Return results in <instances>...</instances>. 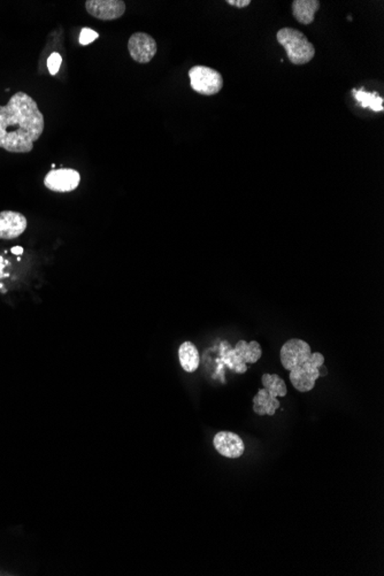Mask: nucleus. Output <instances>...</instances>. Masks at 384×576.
<instances>
[{
	"mask_svg": "<svg viewBox=\"0 0 384 576\" xmlns=\"http://www.w3.org/2000/svg\"><path fill=\"white\" fill-rule=\"evenodd\" d=\"M320 8L318 0H295L292 14L301 25H311L314 21L315 13Z\"/></svg>",
	"mask_w": 384,
	"mask_h": 576,
	"instance_id": "9b49d317",
	"label": "nucleus"
},
{
	"mask_svg": "<svg viewBox=\"0 0 384 576\" xmlns=\"http://www.w3.org/2000/svg\"><path fill=\"white\" fill-rule=\"evenodd\" d=\"M276 39L286 49L288 59L294 65H306L314 58V46L297 29H279L276 34Z\"/></svg>",
	"mask_w": 384,
	"mask_h": 576,
	"instance_id": "f03ea898",
	"label": "nucleus"
},
{
	"mask_svg": "<svg viewBox=\"0 0 384 576\" xmlns=\"http://www.w3.org/2000/svg\"><path fill=\"white\" fill-rule=\"evenodd\" d=\"M61 63H63V58H61L59 53L54 52L49 56V59H47V68H49V72L51 75L58 74L60 66H61Z\"/></svg>",
	"mask_w": 384,
	"mask_h": 576,
	"instance_id": "a211bd4d",
	"label": "nucleus"
},
{
	"mask_svg": "<svg viewBox=\"0 0 384 576\" xmlns=\"http://www.w3.org/2000/svg\"><path fill=\"white\" fill-rule=\"evenodd\" d=\"M11 251H12V254H22V252H23V249H22L21 247H12Z\"/></svg>",
	"mask_w": 384,
	"mask_h": 576,
	"instance_id": "aec40b11",
	"label": "nucleus"
},
{
	"mask_svg": "<svg viewBox=\"0 0 384 576\" xmlns=\"http://www.w3.org/2000/svg\"><path fill=\"white\" fill-rule=\"evenodd\" d=\"M44 127L39 105L25 92H17L8 105L0 106V147L8 152H32Z\"/></svg>",
	"mask_w": 384,
	"mask_h": 576,
	"instance_id": "f257e3e1",
	"label": "nucleus"
},
{
	"mask_svg": "<svg viewBox=\"0 0 384 576\" xmlns=\"http://www.w3.org/2000/svg\"><path fill=\"white\" fill-rule=\"evenodd\" d=\"M262 356V347H260V344L258 342L252 340V342L248 343V347H246V351H245L244 354L245 364H248V362H250V364H255V362H258Z\"/></svg>",
	"mask_w": 384,
	"mask_h": 576,
	"instance_id": "dca6fc26",
	"label": "nucleus"
},
{
	"mask_svg": "<svg viewBox=\"0 0 384 576\" xmlns=\"http://www.w3.org/2000/svg\"><path fill=\"white\" fill-rule=\"evenodd\" d=\"M192 90L203 96L219 94L224 87V77L217 70L206 66H193L189 70Z\"/></svg>",
	"mask_w": 384,
	"mask_h": 576,
	"instance_id": "20e7f679",
	"label": "nucleus"
},
{
	"mask_svg": "<svg viewBox=\"0 0 384 576\" xmlns=\"http://www.w3.org/2000/svg\"><path fill=\"white\" fill-rule=\"evenodd\" d=\"M311 353L310 344L303 340L292 338L283 344L279 357H281L283 367L286 368V371H290L291 369L305 364Z\"/></svg>",
	"mask_w": 384,
	"mask_h": 576,
	"instance_id": "39448f33",
	"label": "nucleus"
},
{
	"mask_svg": "<svg viewBox=\"0 0 384 576\" xmlns=\"http://www.w3.org/2000/svg\"><path fill=\"white\" fill-rule=\"evenodd\" d=\"M85 8L94 18L102 21H112L125 14L126 3L122 0H87Z\"/></svg>",
	"mask_w": 384,
	"mask_h": 576,
	"instance_id": "0eeeda50",
	"label": "nucleus"
},
{
	"mask_svg": "<svg viewBox=\"0 0 384 576\" xmlns=\"http://www.w3.org/2000/svg\"><path fill=\"white\" fill-rule=\"evenodd\" d=\"M279 407V400L269 395L266 389H260L253 398V411L259 415H274Z\"/></svg>",
	"mask_w": 384,
	"mask_h": 576,
	"instance_id": "ddd939ff",
	"label": "nucleus"
},
{
	"mask_svg": "<svg viewBox=\"0 0 384 576\" xmlns=\"http://www.w3.org/2000/svg\"><path fill=\"white\" fill-rule=\"evenodd\" d=\"M264 389L268 391L269 395L273 397H286V381L279 378L277 374H264L262 378Z\"/></svg>",
	"mask_w": 384,
	"mask_h": 576,
	"instance_id": "4468645a",
	"label": "nucleus"
},
{
	"mask_svg": "<svg viewBox=\"0 0 384 576\" xmlns=\"http://www.w3.org/2000/svg\"><path fill=\"white\" fill-rule=\"evenodd\" d=\"M213 443L215 450L226 458H239L245 451L243 440L231 431L217 433L214 438Z\"/></svg>",
	"mask_w": 384,
	"mask_h": 576,
	"instance_id": "9d476101",
	"label": "nucleus"
},
{
	"mask_svg": "<svg viewBox=\"0 0 384 576\" xmlns=\"http://www.w3.org/2000/svg\"><path fill=\"white\" fill-rule=\"evenodd\" d=\"M352 94L363 107L370 108L374 112L383 111V98L380 97L378 94L366 92L363 89H360V90L354 89V90H352Z\"/></svg>",
	"mask_w": 384,
	"mask_h": 576,
	"instance_id": "2eb2a0df",
	"label": "nucleus"
},
{
	"mask_svg": "<svg viewBox=\"0 0 384 576\" xmlns=\"http://www.w3.org/2000/svg\"><path fill=\"white\" fill-rule=\"evenodd\" d=\"M81 175L77 170L70 168L52 169L44 178V184L54 192H70L78 187Z\"/></svg>",
	"mask_w": 384,
	"mask_h": 576,
	"instance_id": "6e6552de",
	"label": "nucleus"
},
{
	"mask_svg": "<svg viewBox=\"0 0 384 576\" xmlns=\"http://www.w3.org/2000/svg\"><path fill=\"white\" fill-rule=\"evenodd\" d=\"M28 221L21 213L0 212V240H15L25 233Z\"/></svg>",
	"mask_w": 384,
	"mask_h": 576,
	"instance_id": "1a4fd4ad",
	"label": "nucleus"
},
{
	"mask_svg": "<svg viewBox=\"0 0 384 576\" xmlns=\"http://www.w3.org/2000/svg\"><path fill=\"white\" fill-rule=\"evenodd\" d=\"M128 50L134 61L149 63L157 54L158 45L156 39L147 32H135L128 41Z\"/></svg>",
	"mask_w": 384,
	"mask_h": 576,
	"instance_id": "423d86ee",
	"label": "nucleus"
},
{
	"mask_svg": "<svg viewBox=\"0 0 384 576\" xmlns=\"http://www.w3.org/2000/svg\"><path fill=\"white\" fill-rule=\"evenodd\" d=\"M323 364L325 357L320 352H314L311 353L305 364L291 369L289 378L295 389L298 390L299 393H308L313 390L315 382L320 378L319 368Z\"/></svg>",
	"mask_w": 384,
	"mask_h": 576,
	"instance_id": "7ed1b4c3",
	"label": "nucleus"
},
{
	"mask_svg": "<svg viewBox=\"0 0 384 576\" xmlns=\"http://www.w3.org/2000/svg\"><path fill=\"white\" fill-rule=\"evenodd\" d=\"M178 359L185 371L193 373L200 367V352L191 342H184L178 349Z\"/></svg>",
	"mask_w": 384,
	"mask_h": 576,
	"instance_id": "f8f14e48",
	"label": "nucleus"
},
{
	"mask_svg": "<svg viewBox=\"0 0 384 576\" xmlns=\"http://www.w3.org/2000/svg\"><path fill=\"white\" fill-rule=\"evenodd\" d=\"M98 37V32H96L90 28H83L81 30L80 44L81 45H89Z\"/></svg>",
	"mask_w": 384,
	"mask_h": 576,
	"instance_id": "f3484780",
	"label": "nucleus"
},
{
	"mask_svg": "<svg viewBox=\"0 0 384 576\" xmlns=\"http://www.w3.org/2000/svg\"><path fill=\"white\" fill-rule=\"evenodd\" d=\"M227 4L231 6H236L238 8H248L251 4V0H228Z\"/></svg>",
	"mask_w": 384,
	"mask_h": 576,
	"instance_id": "6ab92c4d",
	"label": "nucleus"
}]
</instances>
